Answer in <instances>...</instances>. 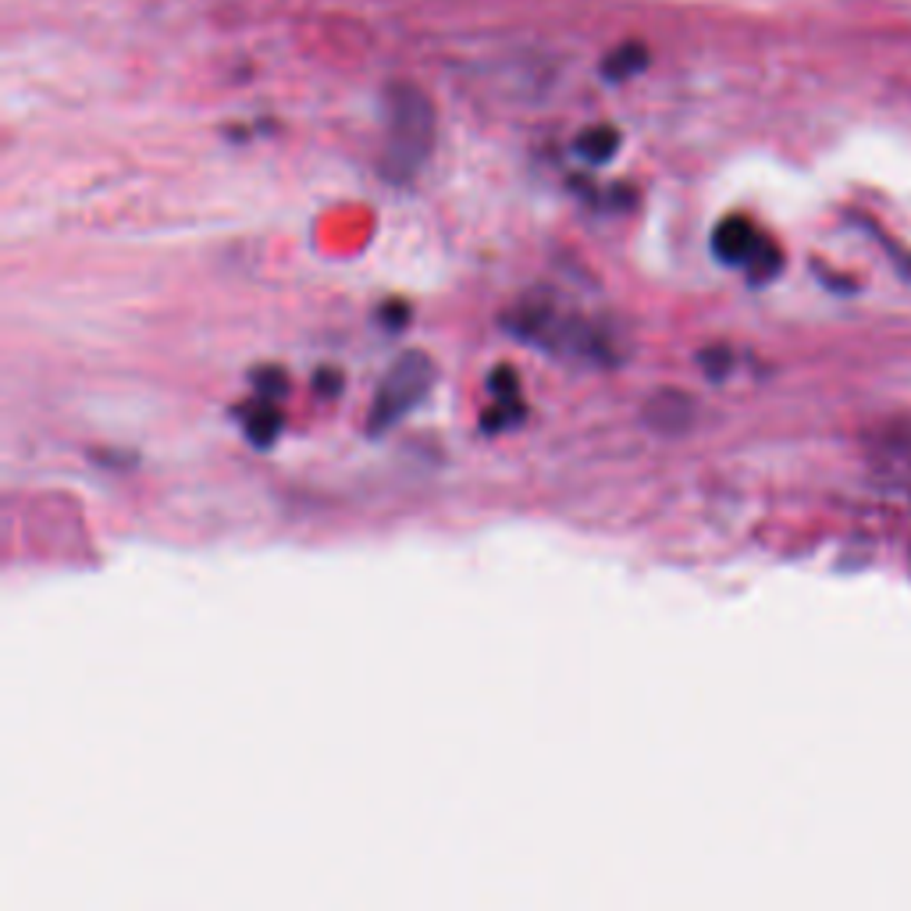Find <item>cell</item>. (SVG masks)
<instances>
[{
	"label": "cell",
	"mask_w": 911,
	"mask_h": 911,
	"mask_svg": "<svg viewBox=\"0 0 911 911\" xmlns=\"http://www.w3.org/2000/svg\"><path fill=\"white\" fill-rule=\"evenodd\" d=\"M431 385H434V360L428 353L406 350L399 360H392L389 374L381 378V385L374 392V403L368 413V431L385 434L389 428H395L403 417H410L424 403Z\"/></svg>",
	"instance_id": "obj_2"
},
{
	"label": "cell",
	"mask_w": 911,
	"mask_h": 911,
	"mask_svg": "<svg viewBox=\"0 0 911 911\" xmlns=\"http://www.w3.org/2000/svg\"><path fill=\"white\" fill-rule=\"evenodd\" d=\"M648 68V47L645 43H619L616 50L606 53V61H603V76L609 82H627L634 76H641V71Z\"/></svg>",
	"instance_id": "obj_6"
},
{
	"label": "cell",
	"mask_w": 911,
	"mask_h": 911,
	"mask_svg": "<svg viewBox=\"0 0 911 911\" xmlns=\"http://www.w3.org/2000/svg\"><path fill=\"white\" fill-rule=\"evenodd\" d=\"M488 389L496 399H506V403H513V399H520V378L509 371V368H496V374H491L488 381Z\"/></svg>",
	"instance_id": "obj_9"
},
{
	"label": "cell",
	"mask_w": 911,
	"mask_h": 911,
	"mask_svg": "<svg viewBox=\"0 0 911 911\" xmlns=\"http://www.w3.org/2000/svg\"><path fill=\"white\" fill-rule=\"evenodd\" d=\"M317 385H321V392H324V395H335V392H339V385H342V381H339V378L332 374V368H324V374H321V381H317Z\"/></svg>",
	"instance_id": "obj_10"
},
{
	"label": "cell",
	"mask_w": 911,
	"mask_h": 911,
	"mask_svg": "<svg viewBox=\"0 0 911 911\" xmlns=\"http://www.w3.org/2000/svg\"><path fill=\"white\" fill-rule=\"evenodd\" d=\"M616 150H619V133L613 125H591L588 133L577 136V154L588 164H606L616 157Z\"/></svg>",
	"instance_id": "obj_7"
},
{
	"label": "cell",
	"mask_w": 911,
	"mask_h": 911,
	"mask_svg": "<svg viewBox=\"0 0 911 911\" xmlns=\"http://www.w3.org/2000/svg\"><path fill=\"white\" fill-rule=\"evenodd\" d=\"M434 147V107L428 94L395 82L385 94V175L406 182L424 168Z\"/></svg>",
	"instance_id": "obj_1"
},
{
	"label": "cell",
	"mask_w": 911,
	"mask_h": 911,
	"mask_svg": "<svg viewBox=\"0 0 911 911\" xmlns=\"http://www.w3.org/2000/svg\"><path fill=\"white\" fill-rule=\"evenodd\" d=\"M690 417H695V399H690L687 392H677V389L655 392L645 403V424L652 431H663V434L687 431Z\"/></svg>",
	"instance_id": "obj_4"
},
{
	"label": "cell",
	"mask_w": 911,
	"mask_h": 911,
	"mask_svg": "<svg viewBox=\"0 0 911 911\" xmlns=\"http://www.w3.org/2000/svg\"><path fill=\"white\" fill-rule=\"evenodd\" d=\"M253 385H257V395L275 399V403H278V399L285 395V389H288V381H285V374L278 368H264V371L253 374Z\"/></svg>",
	"instance_id": "obj_8"
},
{
	"label": "cell",
	"mask_w": 911,
	"mask_h": 911,
	"mask_svg": "<svg viewBox=\"0 0 911 911\" xmlns=\"http://www.w3.org/2000/svg\"><path fill=\"white\" fill-rule=\"evenodd\" d=\"M282 410L275 399H264L257 395L253 399V406L246 410L243 417V431H246V439L249 445H257V449H271L278 442V434H282Z\"/></svg>",
	"instance_id": "obj_5"
},
{
	"label": "cell",
	"mask_w": 911,
	"mask_h": 911,
	"mask_svg": "<svg viewBox=\"0 0 911 911\" xmlns=\"http://www.w3.org/2000/svg\"><path fill=\"white\" fill-rule=\"evenodd\" d=\"M770 243L765 235L748 222V217H726L719 222V228L713 232V249L723 264H734L748 271L752 261L762 253V246Z\"/></svg>",
	"instance_id": "obj_3"
}]
</instances>
